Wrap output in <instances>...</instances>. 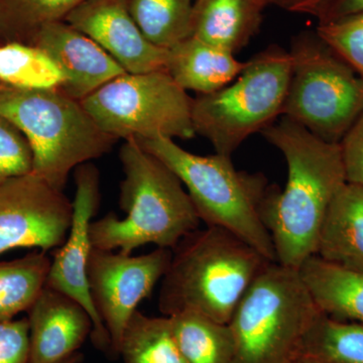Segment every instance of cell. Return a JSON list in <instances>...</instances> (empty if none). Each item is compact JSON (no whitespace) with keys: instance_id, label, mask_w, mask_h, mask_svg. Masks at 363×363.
Masks as SVG:
<instances>
[{"instance_id":"obj_1","label":"cell","mask_w":363,"mask_h":363,"mask_svg":"<svg viewBox=\"0 0 363 363\" xmlns=\"http://www.w3.org/2000/svg\"><path fill=\"white\" fill-rule=\"evenodd\" d=\"M285 157V188L269 185L262 204L277 262L298 269L316 253L318 236L334 196L347 182L339 143L324 142L281 116L262 131Z\"/></svg>"},{"instance_id":"obj_2","label":"cell","mask_w":363,"mask_h":363,"mask_svg":"<svg viewBox=\"0 0 363 363\" xmlns=\"http://www.w3.org/2000/svg\"><path fill=\"white\" fill-rule=\"evenodd\" d=\"M119 160L124 174L119 207L125 216L109 212L91 222L93 247L126 255L147 245L174 250L199 228L201 220L183 183L161 160L133 138L124 140Z\"/></svg>"},{"instance_id":"obj_3","label":"cell","mask_w":363,"mask_h":363,"mask_svg":"<svg viewBox=\"0 0 363 363\" xmlns=\"http://www.w3.org/2000/svg\"><path fill=\"white\" fill-rule=\"evenodd\" d=\"M172 252L157 300L162 316L192 311L224 324H229L253 281L272 262L217 226L196 229Z\"/></svg>"},{"instance_id":"obj_4","label":"cell","mask_w":363,"mask_h":363,"mask_svg":"<svg viewBox=\"0 0 363 363\" xmlns=\"http://www.w3.org/2000/svg\"><path fill=\"white\" fill-rule=\"evenodd\" d=\"M135 140L180 179L206 226L230 231L267 259L277 262L271 234L260 214L269 186L266 177L238 171L229 156L192 154L173 138Z\"/></svg>"},{"instance_id":"obj_5","label":"cell","mask_w":363,"mask_h":363,"mask_svg":"<svg viewBox=\"0 0 363 363\" xmlns=\"http://www.w3.org/2000/svg\"><path fill=\"white\" fill-rule=\"evenodd\" d=\"M0 116L25 135L33 174L64 191L73 169L104 156L118 140L99 128L79 100L61 90H0Z\"/></svg>"},{"instance_id":"obj_6","label":"cell","mask_w":363,"mask_h":363,"mask_svg":"<svg viewBox=\"0 0 363 363\" xmlns=\"http://www.w3.org/2000/svg\"><path fill=\"white\" fill-rule=\"evenodd\" d=\"M320 313L298 269L269 262L229 322L233 363H291Z\"/></svg>"},{"instance_id":"obj_7","label":"cell","mask_w":363,"mask_h":363,"mask_svg":"<svg viewBox=\"0 0 363 363\" xmlns=\"http://www.w3.org/2000/svg\"><path fill=\"white\" fill-rule=\"evenodd\" d=\"M291 70L290 52L278 45L255 55L225 87L193 98L196 135L209 140L216 154L231 157L250 135L281 116Z\"/></svg>"},{"instance_id":"obj_8","label":"cell","mask_w":363,"mask_h":363,"mask_svg":"<svg viewBox=\"0 0 363 363\" xmlns=\"http://www.w3.org/2000/svg\"><path fill=\"white\" fill-rule=\"evenodd\" d=\"M290 82L281 116L340 143L363 111V77L315 30L292 40Z\"/></svg>"},{"instance_id":"obj_9","label":"cell","mask_w":363,"mask_h":363,"mask_svg":"<svg viewBox=\"0 0 363 363\" xmlns=\"http://www.w3.org/2000/svg\"><path fill=\"white\" fill-rule=\"evenodd\" d=\"M192 100L166 70L125 73L81 100L99 128L116 140H190Z\"/></svg>"},{"instance_id":"obj_10","label":"cell","mask_w":363,"mask_h":363,"mask_svg":"<svg viewBox=\"0 0 363 363\" xmlns=\"http://www.w3.org/2000/svg\"><path fill=\"white\" fill-rule=\"evenodd\" d=\"M172 255V250L162 247L142 255L91 250L87 269L91 297L111 338V357H119L126 325L162 281Z\"/></svg>"},{"instance_id":"obj_11","label":"cell","mask_w":363,"mask_h":363,"mask_svg":"<svg viewBox=\"0 0 363 363\" xmlns=\"http://www.w3.org/2000/svg\"><path fill=\"white\" fill-rule=\"evenodd\" d=\"M73 202L30 173L0 185V255L16 248L49 252L70 230Z\"/></svg>"},{"instance_id":"obj_12","label":"cell","mask_w":363,"mask_h":363,"mask_svg":"<svg viewBox=\"0 0 363 363\" xmlns=\"http://www.w3.org/2000/svg\"><path fill=\"white\" fill-rule=\"evenodd\" d=\"M74 177L76 193L70 230L63 245L55 250L45 286L65 294L84 308L93 322L91 340L95 348L111 357V338L93 304L87 274L93 247L90 225L100 202L99 171L92 162H85L75 169Z\"/></svg>"},{"instance_id":"obj_13","label":"cell","mask_w":363,"mask_h":363,"mask_svg":"<svg viewBox=\"0 0 363 363\" xmlns=\"http://www.w3.org/2000/svg\"><path fill=\"white\" fill-rule=\"evenodd\" d=\"M65 21L94 40L128 73L166 70L168 50L145 39L126 0H84Z\"/></svg>"},{"instance_id":"obj_14","label":"cell","mask_w":363,"mask_h":363,"mask_svg":"<svg viewBox=\"0 0 363 363\" xmlns=\"http://www.w3.org/2000/svg\"><path fill=\"white\" fill-rule=\"evenodd\" d=\"M33 45L54 60L66 79L62 92L79 101L125 73L99 45L66 21L44 26Z\"/></svg>"},{"instance_id":"obj_15","label":"cell","mask_w":363,"mask_h":363,"mask_svg":"<svg viewBox=\"0 0 363 363\" xmlns=\"http://www.w3.org/2000/svg\"><path fill=\"white\" fill-rule=\"evenodd\" d=\"M28 363H59L79 352L93 330L90 315L65 294L45 286L26 312Z\"/></svg>"},{"instance_id":"obj_16","label":"cell","mask_w":363,"mask_h":363,"mask_svg":"<svg viewBox=\"0 0 363 363\" xmlns=\"http://www.w3.org/2000/svg\"><path fill=\"white\" fill-rule=\"evenodd\" d=\"M315 255L343 269L363 272V186L346 182L334 196Z\"/></svg>"},{"instance_id":"obj_17","label":"cell","mask_w":363,"mask_h":363,"mask_svg":"<svg viewBox=\"0 0 363 363\" xmlns=\"http://www.w3.org/2000/svg\"><path fill=\"white\" fill-rule=\"evenodd\" d=\"M267 0H194L192 37L240 52L259 33Z\"/></svg>"},{"instance_id":"obj_18","label":"cell","mask_w":363,"mask_h":363,"mask_svg":"<svg viewBox=\"0 0 363 363\" xmlns=\"http://www.w3.org/2000/svg\"><path fill=\"white\" fill-rule=\"evenodd\" d=\"M234 55L191 35L168 50L166 71L184 90L210 94L233 82L247 66Z\"/></svg>"},{"instance_id":"obj_19","label":"cell","mask_w":363,"mask_h":363,"mask_svg":"<svg viewBox=\"0 0 363 363\" xmlns=\"http://www.w3.org/2000/svg\"><path fill=\"white\" fill-rule=\"evenodd\" d=\"M320 311L363 324V272L350 271L312 255L298 269Z\"/></svg>"},{"instance_id":"obj_20","label":"cell","mask_w":363,"mask_h":363,"mask_svg":"<svg viewBox=\"0 0 363 363\" xmlns=\"http://www.w3.org/2000/svg\"><path fill=\"white\" fill-rule=\"evenodd\" d=\"M186 363H233L234 340L229 324L192 311L169 317Z\"/></svg>"},{"instance_id":"obj_21","label":"cell","mask_w":363,"mask_h":363,"mask_svg":"<svg viewBox=\"0 0 363 363\" xmlns=\"http://www.w3.org/2000/svg\"><path fill=\"white\" fill-rule=\"evenodd\" d=\"M296 357L307 363H363V324L321 312L306 332Z\"/></svg>"},{"instance_id":"obj_22","label":"cell","mask_w":363,"mask_h":363,"mask_svg":"<svg viewBox=\"0 0 363 363\" xmlns=\"http://www.w3.org/2000/svg\"><path fill=\"white\" fill-rule=\"evenodd\" d=\"M51 262L47 252L38 250L0 260V323L28 312L45 286Z\"/></svg>"},{"instance_id":"obj_23","label":"cell","mask_w":363,"mask_h":363,"mask_svg":"<svg viewBox=\"0 0 363 363\" xmlns=\"http://www.w3.org/2000/svg\"><path fill=\"white\" fill-rule=\"evenodd\" d=\"M65 76L54 60L35 45L0 44V83L18 90H61Z\"/></svg>"},{"instance_id":"obj_24","label":"cell","mask_w":363,"mask_h":363,"mask_svg":"<svg viewBox=\"0 0 363 363\" xmlns=\"http://www.w3.org/2000/svg\"><path fill=\"white\" fill-rule=\"evenodd\" d=\"M123 363H186L167 316L150 317L136 310L119 347Z\"/></svg>"},{"instance_id":"obj_25","label":"cell","mask_w":363,"mask_h":363,"mask_svg":"<svg viewBox=\"0 0 363 363\" xmlns=\"http://www.w3.org/2000/svg\"><path fill=\"white\" fill-rule=\"evenodd\" d=\"M145 39L169 50L191 37L193 0H126Z\"/></svg>"},{"instance_id":"obj_26","label":"cell","mask_w":363,"mask_h":363,"mask_svg":"<svg viewBox=\"0 0 363 363\" xmlns=\"http://www.w3.org/2000/svg\"><path fill=\"white\" fill-rule=\"evenodd\" d=\"M84 0H0V44L33 45L44 26L65 21Z\"/></svg>"},{"instance_id":"obj_27","label":"cell","mask_w":363,"mask_h":363,"mask_svg":"<svg viewBox=\"0 0 363 363\" xmlns=\"http://www.w3.org/2000/svg\"><path fill=\"white\" fill-rule=\"evenodd\" d=\"M316 32L363 77V13L318 25Z\"/></svg>"},{"instance_id":"obj_28","label":"cell","mask_w":363,"mask_h":363,"mask_svg":"<svg viewBox=\"0 0 363 363\" xmlns=\"http://www.w3.org/2000/svg\"><path fill=\"white\" fill-rule=\"evenodd\" d=\"M33 172L30 145L18 128L0 116V185Z\"/></svg>"},{"instance_id":"obj_29","label":"cell","mask_w":363,"mask_h":363,"mask_svg":"<svg viewBox=\"0 0 363 363\" xmlns=\"http://www.w3.org/2000/svg\"><path fill=\"white\" fill-rule=\"evenodd\" d=\"M0 363H28L26 317L0 323Z\"/></svg>"},{"instance_id":"obj_30","label":"cell","mask_w":363,"mask_h":363,"mask_svg":"<svg viewBox=\"0 0 363 363\" xmlns=\"http://www.w3.org/2000/svg\"><path fill=\"white\" fill-rule=\"evenodd\" d=\"M339 145L346 180L363 186V111Z\"/></svg>"},{"instance_id":"obj_31","label":"cell","mask_w":363,"mask_h":363,"mask_svg":"<svg viewBox=\"0 0 363 363\" xmlns=\"http://www.w3.org/2000/svg\"><path fill=\"white\" fill-rule=\"evenodd\" d=\"M359 13H363V0H329L316 18L318 25H326Z\"/></svg>"},{"instance_id":"obj_32","label":"cell","mask_w":363,"mask_h":363,"mask_svg":"<svg viewBox=\"0 0 363 363\" xmlns=\"http://www.w3.org/2000/svg\"><path fill=\"white\" fill-rule=\"evenodd\" d=\"M329 0H267L269 6H278L295 13L309 14L316 18Z\"/></svg>"},{"instance_id":"obj_33","label":"cell","mask_w":363,"mask_h":363,"mask_svg":"<svg viewBox=\"0 0 363 363\" xmlns=\"http://www.w3.org/2000/svg\"><path fill=\"white\" fill-rule=\"evenodd\" d=\"M83 358H84V355L82 353L76 352L75 354L67 357L66 359L62 360L59 363H81L83 362Z\"/></svg>"},{"instance_id":"obj_34","label":"cell","mask_w":363,"mask_h":363,"mask_svg":"<svg viewBox=\"0 0 363 363\" xmlns=\"http://www.w3.org/2000/svg\"><path fill=\"white\" fill-rule=\"evenodd\" d=\"M291 363H307V362H305L304 360L301 359L300 357H296L295 358H294L292 362H291Z\"/></svg>"},{"instance_id":"obj_35","label":"cell","mask_w":363,"mask_h":363,"mask_svg":"<svg viewBox=\"0 0 363 363\" xmlns=\"http://www.w3.org/2000/svg\"><path fill=\"white\" fill-rule=\"evenodd\" d=\"M4 87H6V86H4V84H1V83H0V90L4 89Z\"/></svg>"}]
</instances>
